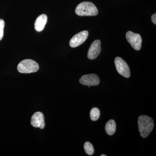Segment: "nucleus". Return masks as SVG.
Instances as JSON below:
<instances>
[{
    "label": "nucleus",
    "mask_w": 156,
    "mask_h": 156,
    "mask_svg": "<svg viewBox=\"0 0 156 156\" xmlns=\"http://www.w3.org/2000/svg\"><path fill=\"white\" fill-rule=\"evenodd\" d=\"M138 126L140 135L146 138L152 131L154 127L153 120L148 116H140L138 119Z\"/></svg>",
    "instance_id": "nucleus-1"
},
{
    "label": "nucleus",
    "mask_w": 156,
    "mask_h": 156,
    "mask_svg": "<svg viewBox=\"0 0 156 156\" xmlns=\"http://www.w3.org/2000/svg\"><path fill=\"white\" fill-rule=\"evenodd\" d=\"M75 12L77 15L80 16H93L97 15L98 10L93 3L84 2L77 6Z\"/></svg>",
    "instance_id": "nucleus-2"
},
{
    "label": "nucleus",
    "mask_w": 156,
    "mask_h": 156,
    "mask_svg": "<svg viewBox=\"0 0 156 156\" xmlns=\"http://www.w3.org/2000/svg\"><path fill=\"white\" fill-rule=\"evenodd\" d=\"M18 72L22 73H35L39 69L38 64L34 60L26 59L20 62L17 66Z\"/></svg>",
    "instance_id": "nucleus-3"
},
{
    "label": "nucleus",
    "mask_w": 156,
    "mask_h": 156,
    "mask_svg": "<svg viewBox=\"0 0 156 156\" xmlns=\"http://www.w3.org/2000/svg\"><path fill=\"white\" fill-rule=\"evenodd\" d=\"M115 63L118 72L126 78H129L131 76L130 69L126 61L120 57L115 58Z\"/></svg>",
    "instance_id": "nucleus-4"
},
{
    "label": "nucleus",
    "mask_w": 156,
    "mask_h": 156,
    "mask_svg": "<svg viewBox=\"0 0 156 156\" xmlns=\"http://www.w3.org/2000/svg\"><path fill=\"white\" fill-rule=\"evenodd\" d=\"M126 38L128 43L134 50H140L142 41L139 34L134 33L131 31H128L126 34Z\"/></svg>",
    "instance_id": "nucleus-5"
},
{
    "label": "nucleus",
    "mask_w": 156,
    "mask_h": 156,
    "mask_svg": "<svg viewBox=\"0 0 156 156\" xmlns=\"http://www.w3.org/2000/svg\"><path fill=\"white\" fill-rule=\"evenodd\" d=\"M89 36L88 31L84 30L76 34L72 38L69 42L71 48H75L80 46L85 42Z\"/></svg>",
    "instance_id": "nucleus-6"
},
{
    "label": "nucleus",
    "mask_w": 156,
    "mask_h": 156,
    "mask_svg": "<svg viewBox=\"0 0 156 156\" xmlns=\"http://www.w3.org/2000/svg\"><path fill=\"white\" fill-rule=\"evenodd\" d=\"M81 84L85 86H97L100 83V80L98 76L95 74H90L82 76L80 80Z\"/></svg>",
    "instance_id": "nucleus-7"
},
{
    "label": "nucleus",
    "mask_w": 156,
    "mask_h": 156,
    "mask_svg": "<svg viewBox=\"0 0 156 156\" xmlns=\"http://www.w3.org/2000/svg\"><path fill=\"white\" fill-rule=\"evenodd\" d=\"M31 125L34 128L44 129L45 126L44 114L41 112L35 113L31 119Z\"/></svg>",
    "instance_id": "nucleus-8"
},
{
    "label": "nucleus",
    "mask_w": 156,
    "mask_h": 156,
    "mask_svg": "<svg viewBox=\"0 0 156 156\" xmlns=\"http://www.w3.org/2000/svg\"><path fill=\"white\" fill-rule=\"evenodd\" d=\"M101 51V46L100 40L94 41L91 45L88 53V58L90 59H94L97 58Z\"/></svg>",
    "instance_id": "nucleus-9"
},
{
    "label": "nucleus",
    "mask_w": 156,
    "mask_h": 156,
    "mask_svg": "<svg viewBox=\"0 0 156 156\" xmlns=\"http://www.w3.org/2000/svg\"><path fill=\"white\" fill-rule=\"evenodd\" d=\"M48 21V17L46 14H43L40 15L34 23V27L36 30L41 32L44 28L45 25Z\"/></svg>",
    "instance_id": "nucleus-10"
},
{
    "label": "nucleus",
    "mask_w": 156,
    "mask_h": 156,
    "mask_svg": "<svg viewBox=\"0 0 156 156\" xmlns=\"http://www.w3.org/2000/svg\"><path fill=\"white\" fill-rule=\"evenodd\" d=\"M116 126L114 120H110L105 125V131L108 135H113L116 131Z\"/></svg>",
    "instance_id": "nucleus-11"
},
{
    "label": "nucleus",
    "mask_w": 156,
    "mask_h": 156,
    "mask_svg": "<svg viewBox=\"0 0 156 156\" xmlns=\"http://www.w3.org/2000/svg\"><path fill=\"white\" fill-rule=\"evenodd\" d=\"M100 111L97 108H94L91 109L90 113V116L92 121H96L100 117Z\"/></svg>",
    "instance_id": "nucleus-12"
},
{
    "label": "nucleus",
    "mask_w": 156,
    "mask_h": 156,
    "mask_svg": "<svg viewBox=\"0 0 156 156\" xmlns=\"http://www.w3.org/2000/svg\"><path fill=\"white\" fill-rule=\"evenodd\" d=\"M84 148L87 154L92 155L94 153V148L92 144L89 142H86L84 145Z\"/></svg>",
    "instance_id": "nucleus-13"
},
{
    "label": "nucleus",
    "mask_w": 156,
    "mask_h": 156,
    "mask_svg": "<svg viewBox=\"0 0 156 156\" xmlns=\"http://www.w3.org/2000/svg\"><path fill=\"white\" fill-rule=\"evenodd\" d=\"M5 21L2 19H0V41L3 38L4 36V27H5Z\"/></svg>",
    "instance_id": "nucleus-14"
},
{
    "label": "nucleus",
    "mask_w": 156,
    "mask_h": 156,
    "mask_svg": "<svg viewBox=\"0 0 156 156\" xmlns=\"http://www.w3.org/2000/svg\"><path fill=\"white\" fill-rule=\"evenodd\" d=\"M151 20L152 22L154 24H156V13L153 14L152 16H151Z\"/></svg>",
    "instance_id": "nucleus-15"
},
{
    "label": "nucleus",
    "mask_w": 156,
    "mask_h": 156,
    "mask_svg": "<svg viewBox=\"0 0 156 156\" xmlns=\"http://www.w3.org/2000/svg\"><path fill=\"white\" fill-rule=\"evenodd\" d=\"M106 155H105V154H102V155H101V156H106Z\"/></svg>",
    "instance_id": "nucleus-16"
}]
</instances>
